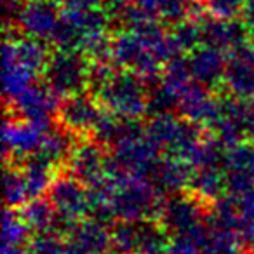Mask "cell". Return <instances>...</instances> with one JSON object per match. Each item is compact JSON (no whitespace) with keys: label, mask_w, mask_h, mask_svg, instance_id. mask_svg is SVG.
<instances>
[{"label":"cell","mask_w":254,"mask_h":254,"mask_svg":"<svg viewBox=\"0 0 254 254\" xmlns=\"http://www.w3.org/2000/svg\"><path fill=\"white\" fill-rule=\"evenodd\" d=\"M190 0H159L155 12H159L160 16H164L167 19L178 21V19H183L190 12Z\"/></svg>","instance_id":"cell-9"},{"label":"cell","mask_w":254,"mask_h":254,"mask_svg":"<svg viewBox=\"0 0 254 254\" xmlns=\"http://www.w3.org/2000/svg\"><path fill=\"white\" fill-rule=\"evenodd\" d=\"M54 204L64 212L77 214L85 209V197L84 191L78 187H71L68 183H63L54 190Z\"/></svg>","instance_id":"cell-5"},{"label":"cell","mask_w":254,"mask_h":254,"mask_svg":"<svg viewBox=\"0 0 254 254\" xmlns=\"http://www.w3.org/2000/svg\"><path fill=\"white\" fill-rule=\"evenodd\" d=\"M64 117L70 122V126L89 127L96 122V110L89 103L80 101V99H73L71 103H68L66 110H64Z\"/></svg>","instance_id":"cell-6"},{"label":"cell","mask_w":254,"mask_h":254,"mask_svg":"<svg viewBox=\"0 0 254 254\" xmlns=\"http://www.w3.org/2000/svg\"><path fill=\"white\" fill-rule=\"evenodd\" d=\"M101 2L103 0H64L66 7H94Z\"/></svg>","instance_id":"cell-13"},{"label":"cell","mask_w":254,"mask_h":254,"mask_svg":"<svg viewBox=\"0 0 254 254\" xmlns=\"http://www.w3.org/2000/svg\"><path fill=\"white\" fill-rule=\"evenodd\" d=\"M19 23L23 28L39 37L56 35L60 19L54 0H30L19 12Z\"/></svg>","instance_id":"cell-1"},{"label":"cell","mask_w":254,"mask_h":254,"mask_svg":"<svg viewBox=\"0 0 254 254\" xmlns=\"http://www.w3.org/2000/svg\"><path fill=\"white\" fill-rule=\"evenodd\" d=\"M105 98L110 101V106L127 115H134L143 108L141 92L138 91L136 82L129 78H113L106 84Z\"/></svg>","instance_id":"cell-2"},{"label":"cell","mask_w":254,"mask_h":254,"mask_svg":"<svg viewBox=\"0 0 254 254\" xmlns=\"http://www.w3.org/2000/svg\"><path fill=\"white\" fill-rule=\"evenodd\" d=\"M39 254H61V249L58 246V242L53 237H44L39 244H37Z\"/></svg>","instance_id":"cell-11"},{"label":"cell","mask_w":254,"mask_h":254,"mask_svg":"<svg viewBox=\"0 0 254 254\" xmlns=\"http://www.w3.org/2000/svg\"><path fill=\"white\" fill-rule=\"evenodd\" d=\"M82 77H84V68L75 58L60 56L51 64L49 78L53 82V87L61 92L77 89L82 82Z\"/></svg>","instance_id":"cell-3"},{"label":"cell","mask_w":254,"mask_h":254,"mask_svg":"<svg viewBox=\"0 0 254 254\" xmlns=\"http://www.w3.org/2000/svg\"><path fill=\"white\" fill-rule=\"evenodd\" d=\"M193 70L198 75V78L204 80H211L216 78V75L221 71V63H219V56L214 51H202L197 54L193 60Z\"/></svg>","instance_id":"cell-8"},{"label":"cell","mask_w":254,"mask_h":254,"mask_svg":"<svg viewBox=\"0 0 254 254\" xmlns=\"http://www.w3.org/2000/svg\"><path fill=\"white\" fill-rule=\"evenodd\" d=\"M242 233V237L254 247V200L251 197L244 198L240 204L239 216L233 218V221Z\"/></svg>","instance_id":"cell-7"},{"label":"cell","mask_w":254,"mask_h":254,"mask_svg":"<svg viewBox=\"0 0 254 254\" xmlns=\"http://www.w3.org/2000/svg\"><path fill=\"white\" fill-rule=\"evenodd\" d=\"M226 80L230 87L242 96L254 94V66L246 61H237V64L226 70Z\"/></svg>","instance_id":"cell-4"},{"label":"cell","mask_w":254,"mask_h":254,"mask_svg":"<svg viewBox=\"0 0 254 254\" xmlns=\"http://www.w3.org/2000/svg\"><path fill=\"white\" fill-rule=\"evenodd\" d=\"M244 16H246V21L249 25V28L254 30V0H246V4H244Z\"/></svg>","instance_id":"cell-14"},{"label":"cell","mask_w":254,"mask_h":254,"mask_svg":"<svg viewBox=\"0 0 254 254\" xmlns=\"http://www.w3.org/2000/svg\"><path fill=\"white\" fill-rule=\"evenodd\" d=\"M200 2L219 19L232 18L240 9H244V0H200Z\"/></svg>","instance_id":"cell-10"},{"label":"cell","mask_w":254,"mask_h":254,"mask_svg":"<svg viewBox=\"0 0 254 254\" xmlns=\"http://www.w3.org/2000/svg\"><path fill=\"white\" fill-rule=\"evenodd\" d=\"M124 2H127V4H131V5H136V7L143 9V11H146V12H150V11L153 12L159 0H124Z\"/></svg>","instance_id":"cell-12"}]
</instances>
